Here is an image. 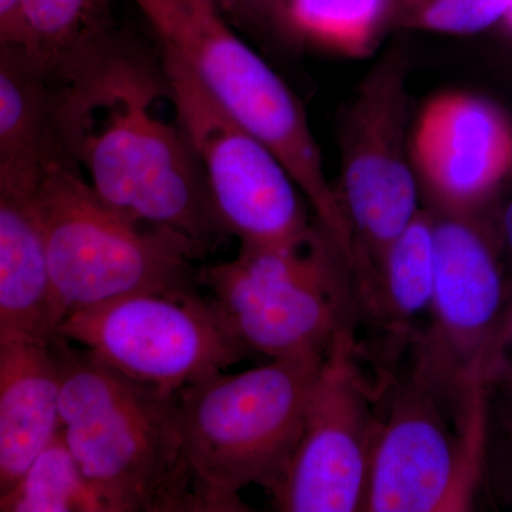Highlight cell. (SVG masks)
Listing matches in <instances>:
<instances>
[{
    "label": "cell",
    "mask_w": 512,
    "mask_h": 512,
    "mask_svg": "<svg viewBox=\"0 0 512 512\" xmlns=\"http://www.w3.org/2000/svg\"><path fill=\"white\" fill-rule=\"evenodd\" d=\"M164 92L136 60L94 55L52 93L50 137L107 207L201 258L225 232L183 128L158 109Z\"/></svg>",
    "instance_id": "cell-1"
},
{
    "label": "cell",
    "mask_w": 512,
    "mask_h": 512,
    "mask_svg": "<svg viewBox=\"0 0 512 512\" xmlns=\"http://www.w3.org/2000/svg\"><path fill=\"white\" fill-rule=\"evenodd\" d=\"M53 348L60 431L110 512H235L191 466L177 394L127 379L62 338Z\"/></svg>",
    "instance_id": "cell-2"
},
{
    "label": "cell",
    "mask_w": 512,
    "mask_h": 512,
    "mask_svg": "<svg viewBox=\"0 0 512 512\" xmlns=\"http://www.w3.org/2000/svg\"><path fill=\"white\" fill-rule=\"evenodd\" d=\"M36 207L59 328L70 313L120 296L198 292L190 251L107 207L55 144L43 161Z\"/></svg>",
    "instance_id": "cell-3"
},
{
    "label": "cell",
    "mask_w": 512,
    "mask_h": 512,
    "mask_svg": "<svg viewBox=\"0 0 512 512\" xmlns=\"http://www.w3.org/2000/svg\"><path fill=\"white\" fill-rule=\"evenodd\" d=\"M198 285L251 355L269 360L323 356L359 316L348 261L320 225L296 244L239 248L201 269Z\"/></svg>",
    "instance_id": "cell-4"
},
{
    "label": "cell",
    "mask_w": 512,
    "mask_h": 512,
    "mask_svg": "<svg viewBox=\"0 0 512 512\" xmlns=\"http://www.w3.org/2000/svg\"><path fill=\"white\" fill-rule=\"evenodd\" d=\"M322 357L224 370L177 393L191 466L235 512L251 510L242 491L258 485L269 494L285 473Z\"/></svg>",
    "instance_id": "cell-5"
},
{
    "label": "cell",
    "mask_w": 512,
    "mask_h": 512,
    "mask_svg": "<svg viewBox=\"0 0 512 512\" xmlns=\"http://www.w3.org/2000/svg\"><path fill=\"white\" fill-rule=\"evenodd\" d=\"M205 89L261 140L313 207L333 198L305 111L284 80L235 33L217 0H130Z\"/></svg>",
    "instance_id": "cell-6"
},
{
    "label": "cell",
    "mask_w": 512,
    "mask_h": 512,
    "mask_svg": "<svg viewBox=\"0 0 512 512\" xmlns=\"http://www.w3.org/2000/svg\"><path fill=\"white\" fill-rule=\"evenodd\" d=\"M487 389L454 414L410 373L390 390L370 461L366 512L473 510L487 456Z\"/></svg>",
    "instance_id": "cell-7"
},
{
    "label": "cell",
    "mask_w": 512,
    "mask_h": 512,
    "mask_svg": "<svg viewBox=\"0 0 512 512\" xmlns=\"http://www.w3.org/2000/svg\"><path fill=\"white\" fill-rule=\"evenodd\" d=\"M163 52V79L175 117L201 165L225 235L239 248L292 245L318 228L295 181L268 147L239 124L173 53Z\"/></svg>",
    "instance_id": "cell-8"
},
{
    "label": "cell",
    "mask_w": 512,
    "mask_h": 512,
    "mask_svg": "<svg viewBox=\"0 0 512 512\" xmlns=\"http://www.w3.org/2000/svg\"><path fill=\"white\" fill-rule=\"evenodd\" d=\"M57 338L127 379L173 394L251 356L200 292L120 296L70 313Z\"/></svg>",
    "instance_id": "cell-9"
},
{
    "label": "cell",
    "mask_w": 512,
    "mask_h": 512,
    "mask_svg": "<svg viewBox=\"0 0 512 512\" xmlns=\"http://www.w3.org/2000/svg\"><path fill=\"white\" fill-rule=\"evenodd\" d=\"M410 136L406 69L399 55L386 56L360 84L343 121L338 195L352 234L356 293L421 210Z\"/></svg>",
    "instance_id": "cell-10"
},
{
    "label": "cell",
    "mask_w": 512,
    "mask_h": 512,
    "mask_svg": "<svg viewBox=\"0 0 512 512\" xmlns=\"http://www.w3.org/2000/svg\"><path fill=\"white\" fill-rule=\"evenodd\" d=\"M434 289L413 338L412 375L456 413L511 292L495 239L478 215L434 212Z\"/></svg>",
    "instance_id": "cell-11"
},
{
    "label": "cell",
    "mask_w": 512,
    "mask_h": 512,
    "mask_svg": "<svg viewBox=\"0 0 512 512\" xmlns=\"http://www.w3.org/2000/svg\"><path fill=\"white\" fill-rule=\"evenodd\" d=\"M380 419L355 326L340 329L320 360L291 461L269 493L275 510L363 511Z\"/></svg>",
    "instance_id": "cell-12"
},
{
    "label": "cell",
    "mask_w": 512,
    "mask_h": 512,
    "mask_svg": "<svg viewBox=\"0 0 512 512\" xmlns=\"http://www.w3.org/2000/svg\"><path fill=\"white\" fill-rule=\"evenodd\" d=\"M410 150L427 208L478 215L512 171V124L481 97L439 94L414 121Z\"/></svg>",
    "instance_id": "cell-13"
},
{
    "label": "cell",
    "mask_w": 512,
    "mask_h": 512,
    "mask_svg": "<svg viewBox=\"0 0 512 512\" xmlns=\"http://www.w3.org/2000/svg\"><path fill=\"white\" fill-rule=\"evenodd\" d=\"M47 153L0 167V340L52 343L59 333L36 207Z\"/></svg>",
    "instance_id": "cell-14"
},
{
    "label": "cell",
    "mask_w": 512,
    "mask_h": 512,
    "mask_svg": "<svg viewBox=\"0 0 512 512\" xmlns=\"http://www.w3.org/2000/svg\"><path fill=\"white\" fill-rule=\"evenodd\" d=\"M59 390L53 342L0 340V497L60 430Z\"/></svg>",
    "instance_id": "cell-15"
},
{
    "label": "cell",
    "mask_w": 512,
    "mask_h": 512,
    "mask_svg": "<svg viewBox=\"0 0 512 512\" xmlns=\"http://www.w3.org/2000/svg\"><path fill=\"white\" fill-rule=\"evenodd\" d=\"M434 214L421 208L409 227L384 252L375 274L357 293L359 315L396 340L416 335L434 289Z\"/></svg>",
    "instance_id": "cell-16"
},
{
    "label": "cell",
    "mask_w": 512,
    "mask_h": 512,
    "mask_svg": "<svg viewBox=\"0 0 512 512\" xmlns=\"http://www.w3.org/2000/svg\"><path fill=\"white\" fill-rule=\"evenodd\" d=\"M25 53L50 84L64 82L94 55L106 0H22Z\"/></svg>",
    "instance_id": "cell-17"
},
{
    "label": "cell",
    "mask_w": 512,
    "mask_h": 512,
    "mask_svg": "<svg viewBox=\"0 0 512 512\" xmlns=\"http://www.w3.org/2000/svg\"><path fill=\"white\" fill-rule=\"evenodd\" d=\"M50 86L22 49L0 50V167L40 160L52 146Z\"/></svg>",
    "instance_id": "cell-18"
},
{
    "label": "cell",
    "mask_w": 512,
    "mask_h": 512,
    "mask_svg": "<svg viewBox=\"0 0 512 512\" xmlns=\"http://www.w3.org/2000/svg\"><path fill=\"white\" fill-rule=\"evenodd\" d=\"M392 13L393 0H286L285 33L339 55L365 57Z\"/></svg>",
    "instance_id": "cell-19"
},
{
    "label": "cell",
    "mask_w": 512,
    "mask_h": 512,
    "mask_svg": "<svg viewBox=\"0 0 512 512\" xmlns=\"http://www.w3.org/2000/svg\"><path fill=\"white\" fill-rule=\"evenodd\" d=\"M0 512H110V508L59 430L18 483L0 497Z\"/></svg>",
    "instance_id": "cell-20"
},
{
    "label": "cell",
    "mask_w": 512,
    "mask_h": 512,
    "mask_svg": "<svg viewBox=\"0 0 512 512\" xmlns=\"http://www.w3.org/2000/svg\"><path fill=\"white\" fill-rule=\"evenodd\" d=\"M510 0H393L392 23L403 28L470 35L500 25Z\"/></svg>",
    "instance_id": "cell-21"
},
{
    "label": "cell",
    "mask_w": 512,
    "mask_h": 512,
    "mask_svg": "<svg viewBox=\"0 0 512 512\" xmlns=\"http://www.w3.org/2000/svg\"><path fill=\"white\" fill-rule=\"evenodd\" d=\"M478 379L485 389L493 383H512V293L481 359Z\"/></svg>",
    "instance_id": "cell-22"
},
{
    "label": "cell",
    "mask_w": 512,
    "mask_h": 512,
    "mask_svg": "<svg viewBox=\"0 0 512 512\" xmlns=\"http://www.w3.org/2000/svg\"><path fill=\"white\" fill-rule=\"evenodd\" d=\"M237 16L235 20H249L264 28L285 33L286 0H235Z\"/></svg>",
    "instance_id": "cell-23"
},
{
    "label": "cell",
    "mask_w": 512,
    "mask_h": 512,
    "mask_svg": "<svg viewBox=\"0 0 512 512\" xmlns=\"http://www.w3.org/2000/svg\"><path fill=\"white\" fill-rule=\"evenodd\" d=\"M26 28L22 0H0V50L25 52Z\"/></svg>",
    "instance_id": "cell-24"
},
{
    "label": "cell",
    "mask_w": 512,
    "mask_h": 512,
    "mask_svg": "<svg viewBox=\"0 0 512 512\" xmlns=\"http://www.w3.org/2000/svg\"><path fill=\"white\" fill-rule=\"evenodd\" d=\"M503 467L500 470V488L501 494L508 504L512 507V447L504 458Z\"/></svg>",
    "instance_id": "cell-25"
},
{
    "label": "cell",
    "mask_w": 512,
    "mask_h": 512,
    "mask_svg": "<svg viewBox=\"0 0 512 512\" xmlns=\"http://www.w3.org/2000/svg\"><path fill=\"white\" fill-rule=\"evenodd\" d=\"M501 237L512 256V197L505 204L503 218H501Z\"/></svg>",
    "instance_id": "cell-26"
},
{
    "label": "cell",
    "mask_w": 512,
    "mask_h": 512,
    "mask_svg": "<svg viewBox=\"0 0 512 512\" xmlns=\"http://www.w3.org/2000/svg\"><path fill=\"white\" fill-rule=\"evenodd\" d=\"M217 3L225 15L235 19V16H237V2L235 0H217Z\"/></svg>",
    "instance_id": "cell-27"
},
{
    "label": "cell",
    "mask_w": 512,
    "mask_h": 512,
    "mask_svg": "<svg viewBox=\"0 0 512 512\" xmlns=\"http://www.w3.org/2000/svg\"><path fill=\"white\" fill-rule=\"evenodd\" d=\"M501 28L508 33V35L512 36V0L508 3L507 12H505L503 20L500 23Z\"/></svg>",
    "instance_id": "cell-28"
}]
</instances>
